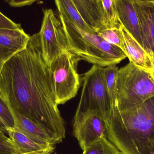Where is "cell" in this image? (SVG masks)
Returning a JSON list of instances; mask_svg holds the SVG:
<instances>
[{
  "instance_id": "cell-1",
  "label": "cell",
  "mask_w": 154,
  "mask_h": 154,
  "mask_svg": "<svg viewBox=\"0 0 154 154\" xmlns=\"http://www.w3.org/2000/svg\"><path fill=\"white\" fill-rule=\"evenodd\" d=\"M0 96L10 107L61 140L66 137L53 75L42 56L39 33L30 36L26 48L2 66Z\"/></svg>"
},
{
  "instance_id": "cell-2",
  "label": "cell",
  "mask_w": 154,
  "mask_h": 154,
  "mask_svg": "<svg viewBox=\"0 0 154 154\" xmlns=\"http://www.w3.org/2000/svg\"><path fill=\"white\" fill-rule=\"evenodd\" d=\"M106 137L122 154H154V97L124 110L111 109Z\"/></svg>"
},
{
  "instance_id": "cell-3",
  "label": "cell",
  "mask_w": 154,
  "mask_h": 154,
  "mask_svg": "<svg viewBox=\"0 0 154 154\" xmlns=\"http://www.w3.org/2000/svg\"><path fill=\"white\" fill-rule=\"evenodd\" d=\"M65 30L69 51L82 60L105 67L116 65L127 57L120 48L107 42L97 34L86 32L60 14Z\"/></svg>"
},
{
  "instance_id": "cell-4",
  "label": "cell",
  "mask_w": 154,
  "mask_h": 154,
  "mask_svg": "<svg viewBox=\"0 0 154 154\" xmlns=\"http://www.w3.org/2000/svg\"><path fill=\"white\" fill-rule=\"evenodd\" d=\"M153 97L154 79L152 74L130 62L119 69L115 108L120 111L129 109Z\"/></svg>"
},
{
  "instance_id": "cell-5",
  "label": "cell",
  "mask_w": 154,
  "mask_h": 154,
  "mask_svg": "<svg viewBox=\"0 0 154 154\" xmlns=\"http://www.w3.org/2000/svg\"><path fill=\"white\" fill-rule=\"evenodd\" d=\"M80 60L74 53L66 51L55 58L50 66L58 105L65 104L76 96L80 86L77 69Z\"/></svg>"
},
{
  "instance_id": "cell-6",
  "label": "cell",
  "mask_w": 154,
  "mask_h": 154,
  "mask_svg": "<svg viewBox=\"0 0 154 154\" xmlns=\"http://www.w3.org/2000/svg\"><path fill=\"white\" fill-rule=\"evenodd\" d=\"M104 68L93 65L84 74L81 96L76 111L98 110L104 119L110 113L111 107L105 82Z\"/></svg>"
},
{
  "instance_id": "cell-7",
  "label": "cell",
  "mask_w": 154,
  "mask_h": 154,
  "mask_svg": "<svg viewBox=\"0 0 154 154\" xmlns=\"http://www.w3.org/2000/svg\"><path fill=\"white\" fill-rule=\"evenodd\" d=\"M42 56L48 66L62 52L69 50L68 42L60 20L53 10L46 9L38 32Z\"/></svg>"
},
{
  "instance_id": "cell-8",
  "label": "cell",
  "mask_w": 154,
  "mask_h": 154,
  "mask_svg": "<svg viewBox=\"0 0 154 154\" xmlns=\"http://www.w3.org/2000/svg\"><path fill=\"white\" fill-rule=\"evenodd\" d=\"M74 136L84 151L95 141L106 135V126L102 114L97 110L76 111L73 123Z\"/></svg>"
},
{
  "instance_id": "cell-9",
  "label": "cell",
  "mask_w": 154,
  "mask_h": 154,
  "mask_svg": "<svg viewBox=\"0 0 154 154\" xmlns=\"http://www.w3.org/2000/svg\"><path fill=\"white\" fill-rule=\"evenodd\" d=\"M142 33L143 47L154 60V1L134 0Z\"/></svg>"
},
{
  "instance_id": "cell-10",
  "label": "cell",
  "mask_w": 154,
  "mask_h": 154,
  "mask_svg": "<svg viewBox=\"0 0 154 154\" xmlns=\"http://www.w3.org/2000/svg\"><path fill=\"white\" fill-rule=\"evenodd\" d=\"M10 108L14 119V127L34 142L41 144L50 146H55L62 143L63 140L57 136L15 109Z\"/></svg>"
},
{
  "instance_id": "cell-11",
  "label": "cell",
  "mask_w": 154,
  "mask_h": 154,
  "mask_svg": "<svg viewBox=\"0 0 154 154\" xmlns=\"http://www.w3.org/2000/svg\"><path fill=\"white\" fill-rule=\"evenodd\" d=\"M30 37L22 28L0 29V64L2 66L15 54L27 47Z\"/></svg>"
},
{
  "instance_id": "cell-12",
  "label": "cell",
  "mask_w": 154,
  "mask_h": 154,
  "mask_svg": "<svg viewBox=\"0 0 154 154\" xmlns=\"http://www.w3.org/2000/svg\"><path fill=\"white\" fill-rule=\"evenodd\" d=\"M114 2L119 22L143 47L140 22L134 0H114Z\"/></svg>"
},
{
  "instance_id": "cell-13",
  "label": "cell",
  "mask_w": 154,
  "mask_h": 154,
  "mask_svg": "<svg viewBox=\"0 0 154 154\" xmlns=\"http://www.w3.org/2000/svg\"><path fill=\"white\" fill-rule=\"evenodd\" d=\"M124 51L129 62L140 68L153 74L152 60L138 42L121 26Z\"/></svg>"
},
{
  "instance_id": "cell-14",
  "label": "cell",
  "mask_w": 154,
  "mask_h": 154,
  "mask_svg": "<svg viewBox=\"0 0 154 154\" xmlns=\"http://www.w3.org/2000/svg\"><path fill=\"white\" fill-rule=\"evenodd\" d=\"M85 22L96 32L106 26L102 5L96 0H72Z\"/></svg>"
},
{
  "instance_id": "cell-15",
  "label": "cell",
  "mask_w": 154,
  "mask_h": 154,
  "mask_svg": "<svg viewBox=\"0 0 154 154\" xmlns=\"http://www.w3.org/2000/svg\"><path fill=\"white\" fill-rule=\"evenodd\" d=\"M60 14L81 29L92 34H97L85 22L72 0H55Z\"/></svg>"
},
{
  "instance_id": "cell-16",
  "label": "cell",
  "mask_w": 154,
  "mask_h": 154,
  "mask_svg": "<svg viewBox=\"0 0 154 154\" xmlns=\"http://www.w3.org/2000/svg\"><path fill=\"white\" fill-rule=\"evenodd\" d=\"M6 134L20 149L21 154H24L48 149L54 146L41 144L34 142L20 132L15 127H6Z\"/></svg>"
},
{
  "instance_id": "cell-17",
  "label": "cell",
  "mask_w": 154,
  "mask_h": 154,
  "mask_svg": "<svg viewBox=\"0 0 154 154\" xmlns=\"http://www.w3.org/2000/svg\"><path fill=\"white\" fill-rule=\"evenodd\" d=\"M82 154H122L105 135L90 145Z\"/></svg>"
},
{
  "instance_id": "cell-18",
  "label": "cell",
  "mask_w": 154,
  "mask_h": 154,
  "mask_svg": "<svg viewBox=\"0 0 154 154\" xmlns=\"http://www.w3.org/2000/svg\"><path fill=\"white\" fill-rule=\"evenodd\" d=\"M119 69L116 65H111L104 68L105 82L110 99L111 109L115 107Z\"/></svg>"
},
{
  "instance_id": "cell-19",
  "label": "cell",
  "mask_w": 154,
  "mask_h": 154,
  "mask_svg": "<svg viewBox=\"0 0 154 154\" xmlns=\"http://www.w3.org/2000/svg\"><path fill=\"white\" fill-rule=\"evenodd\" d=\"M121 26L120 27H105L99 30L97 33L107 42L119 47L124 51Z\"/></svg>"
},
{
  "instance_id": "cell-20",
  "label": "cell",
  "mask_w": 154,
  "mask_h": 154,
  "mask_svg": "<svg viewBox=\"0 0 154 154\" xmlns=\"http://www.w3.org/2000/svg\"><path fill=\"white\" fill-rule=\"evenodd\" d=\"M101 2L106 23V27H120L121 24L118 18L114 0H101Z\"/></svg>"
},
{
  "instance_id": "cell-21",
  "label": "cell",
  "mask_w": 154,
  "mask_h": 154,
  "mask_svg": "<svg viewBox=\"0 0 154 154\" xmlns=\"http://www.w3.org/2000/svg\"><path fill=\"white\" fill-rule=\"evenodd\" d=\"M0 120L7 128L14 127L13 116L7 102L0 96Z\"/></svg>"
},
{
  "instance_id": "cell-22",
  "label": "cell",
  "mask_w": 154,
  "mask_h": 154,
  "mask_svg": "<svg viewBox=\"0 0 154 154\" xmlns=\"http://www.w3.org/2000/svg\"><path fill=\"white\" fill-rule=\"evenodd\" d=\"M0 154H21L14 142L3 132H0Z\"/></svg>"
},
{
  "instance_id": "cell-23",
  "label": "cell",
  "mask_w": 154,
  "mask_h": 154,
  "mask_svg": "<svg viewBox=\"0 0 154 154\" xmlns=\"http://www.w3.org/2000/svg\"><path fill=\"white\" fill-rule=\"evenodd\" d=\"M0 29H19L22 28L20 24L13 21L0 12Z\"/></svg>"
},
{
  "instance_id": "cell-24",
  "label": "cell",
  "mask_w": 154,
  "mask_h": 154,
  "mask_svg": "<svg viewBox=\"0 0 154 154\" xmlns=\"http://www.w3.org/2000/svg\"><path fill=\"white\" fill-rule=\"evenodd\" d=\"M38 0H11L10 5L12 7H20L32 4Z\"/></svg>"
},
{
  "instance_id": "cell-25",
  "label": "cell",
  "mask_w": 154,
  "mask_h": 154,
  "mask_svg": "<svg viewBox=\"0 0 154 154\" xmlns=\"http://www.w3.org/2000/svg\"><path fill=\"white\" fill-rule=\"evenodd\" d=\"M55 149V146H52L48 149L45 150H41V151H37V152H32L24 154H48L52 152Z\"/></svg>"
},
{
  "instance_id": "cell-26",
  "label": "cell",
  "mask_w": 154,
  "mask_h": 154,
  "mask_svg": "<svg viewBox=\"0 0 154 154\" xmlns=\"http://www.w3.org/2000/svg\"><path fill=\"white\" fill-rule=\"evenodd\" d=\"M0 132H3L6 134V127L3 124L1 120H0Z\"/></svg>"
},
{
  "instance_id": "cell-27",
  "label": "cell",
  "mask_w": 154,
  "mask_h": 154,
  "mask_svg": "<svg viewBox=\"0 0 154 154\" xmlns=\"http://www.w3.org/2000/svg\"><path fill=\"white\" fill-rule=\"evenodd\" d=\"M11 1V0H5V2H7V3L9 4H10Z\"/></svg>"
},
{
  "instance_id": "cell-28",
  "label": "cell",
  "mask_w": 154,
  "mask_h": 154,
  "mask_svg": "<svg viewBox=\"0 0 154 154\" xmlns=\"http://www.w3.org/2000/svg\"><path fill=\"white\" fill-rule=\"evenodd\" d=\"M138 1H145V2H151V1H153L154 0H138Z\"/></svg>"
},
{
  "instance_id": "cell-29",
  "label": "cell",
  "mask_w": 154,
  "mask_h": 154,
  "mask_svg": "<svg viewBox=\"0 0 154 154\" xmlns=\"http://www.w3.org/2000/svg\"><path fill=\"white\" fill-rule=\"evenodd\" d=\"M153 62V69H154V71H153V77L154 79V60H152Z\"/></svg>"
},
{
  "instance_id": "cell-30",
  "label": "cell",
  "mask_w": 154,
  "mask_h": 154,
  "mask_svg": "<svg viewBox=\"0 0 154 154\" xmlns=\"http://www.w3.org/2000/svg\"><path fill=\"white\" fill-rule=\"evenodd\" d=\"M96 1H97V2H98L99 3H100V4L102 5V2H101V0H96Z\"/></svg>"
},
{
  "instance_id": "cell-31",
  "label": "cell",
  "mask_w": 154,
  "mask_h": 154,
  "mask_svg": "<svg viewBox=\"0 0 154 154\" xmlns=\"http://www.w3.org/2000/svg\"><path fill=\"white\" fill-rule=\"evenodd\" d=\"M53 152H52L50 153H49L48 154H57V153H53Z\"/></svg>"
},
{
  "instance_id": "cell-32",
  "label": "cell",
  "mask_w": 154,
  "mask_h": 154,
  "mask_svg": "<svg viewBox=\"0 0 154 154\" xmlns=\"http://www.w3.org/2000/svg\"><path fill=\"white\" fill-rule=\"evenodd\" d=\"M2 66H1V64H0V70H1V68H2Z\"/></svg>"
}]
</instances>
